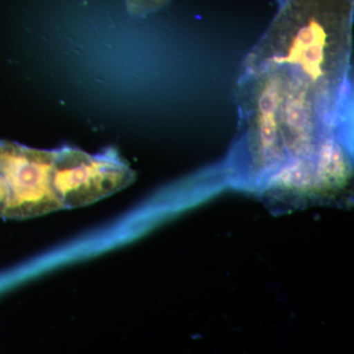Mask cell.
<instances>
[{
	"label": "cell",
	"mask_w": 354,
	"mask_h": 354,
	"mask_svg": "<svg viewBox=\"0 0 354 354\" xmlns=\"http://www.w3.org/2000/svg\"><path fill=\"white\" fill-rule=\"evenodd\" d=\"M353 13V0H286L244 68L285 65L335 102L348 71Z\"/></svg>",
	"instance_id": "cell-1"
},
{
	"label": "cell",
	"mask_w": 354,
	"mask_h": 354,
	"mask_svg": "<svg viewBox=\"0 0 354 354\" xmlns=\"http://www.w3.org/2000/svg\"><path fill=\"white\" fill-rule=\"evenodd\" d=\"M288 69L269 64L245 70L237 85L249 155L257 172L276 171L288 162L279 122Z\"/></svg>",
	"instance_id": "cell-2"
},
{
	"label": "cell",
	"mask_w": 354,
	"mask_h": 354,
	"mask_svg": "<svg viewBox=\"0 0 354 354\" xmlns=\"http://www.w3.org/2000/svg\"><path fill=\"white\" fill-rule=\"evenodd\" d=\"M55 150L0 140V218L24 220L64 209L53 186Z\"/></svg>",
	"instance_id": "cell-3"
},
{
	"label": "cell",
	"mask_w": 354,
	"mask_h": 354,
	"mask_svg": "<svg viewBox=\"0 0 354 354\" xmlns=\"http://www.w3.org/2000/svg\"><path fill=\"white\" fill-rule=\"evenodd\" d=\"M135 178L114 148L95 155L70 146L55 150L53 186L64 209L93 204L124 189Z\"/></svg>",
	"instance_id": "cell-4"
},
{
	"label": "cell",
	"mask_w": 354,
	"mask_h": 354,
	"mask_svg": "<svg viewBox=\"0 0 354 354\" xmlns=\"http://www.w3.org/2000/svg\"><path fill=\"white\" fill-rule=\"evenodd\" d=\"M288 68L279 111L283 148L288 160L313 157L329 135L328 114L335 102L297 70Z\"/></svg>",
	"instance_id": "cell-5"
},
{
	"label": "cell",
	"mask_w": 354,
	"mask_h": 354,
	"mask_svg": "<svg viewBox=\"0 0 354 354\" xmlns=\"http://www.w3.org/2000/svg\"><path fill=\"white\" fill-rule=\"evenodd\" d=\"M314 158L318 190L341 188L351 177V160L339 142L327 135L319 144Z\"/></svg>",
	"instance_id": "cell-6"
},
{
	"label": "cell",
	"mask_w": 354,
	"mask_h": 354,
	"mask_svg": "<svg viewBox=\"0 0 354 354\" xmlns=\"http://www.w3.org/2000/svg\"><path fill=\"white\" fill-rule=\"evenodd\" d=\"M125 3L130 15L142 18L165 8L171 0H125Z\"/></svg>",
	"instance_id": "cell-7"
}]
</instances>
